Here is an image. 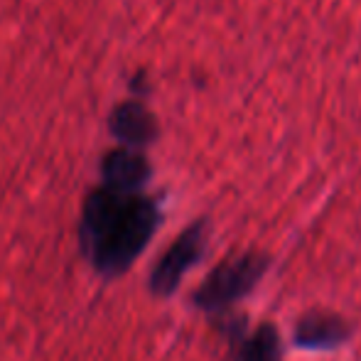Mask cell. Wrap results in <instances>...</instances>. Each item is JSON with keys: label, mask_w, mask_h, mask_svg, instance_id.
<instances>
[{"label": "cell", "mask_w": 361, "mask_h": 361, "mask_svg": "<svg viewBox=\"0 0 361 361\" xmlns=\"http://www.w3.org/2000/svg\"><path fill=\"white\" fill-rule=\"evenodd\" d=\"M157 221L160 212L152 200L104 185L86 197L81 209V248L99 273L121 276L143 253Z\"/></svg>", "instance_id": "obj_1"}, {"label": "cell", "mask_w": 361, "mask_h": 361, "mask_svg": "<svg viewBox=\"0 0 361 361\" xmlns=\"http://www.w3.org/2000/svg\"><path fill=\"white\" fill-rule=\"evenodd\" d=\"M266 271V261L258 253H243L238 258L221 263L214 273L204 281V286L197 290L195 302L197 307L207 310V312H219L226 310L231 302L248 293L256 281Z\"/></svg>", "instance_id": "obj_2"}, {"label": "cell", "mask_w": 361, "mask_h": 361, "mask_svg": "<svg viewBox=\"0 0 361 361\" xmlns=\"http://www.w3.org/2000/svg\"><path fill=\"white\" fill-rule=\"evenodd\" d=\"M204 251V226L195 224L180 233L175 243L162 253L157 266L150 273V290L155 295H170L180 286L182 276L200 261Z\"/></svg>", "instance_id": "obj_3"}, {"label": "cell", "mask_w": 361, "mask_h": 361, "mask_svg": "<svg viewBox=\"0 0 361 361\" xmlns=\"http://www.w3.org/2000/svg\"><path fill=\"white\" fill-rule=\"evenodd\" d=\"M104 182L106 187L116 192H126V195H138V190L150 177V165L140 152L130 150V147H121V150H111L104 157Z\"/></svg>", "instance_id": "obj_4"}, {"label": "cell", "mask_w": 361, "mask_h": 361, "mask_svg": "<svg viewBox=\"0 0 361 361\" xmlns=\"http://www.w3.org/2000/svg\"><path fill=\"white\" fill-rule=\"evenodd\" d=\"M111 130L128 147H143L152 143V138L157 135V123L143 104L128 101L111 114Z\"/></svg>", "instance_id": "obj_5"}, {"label": "cell", "mask_w": 361, "mask_h": 361, "mask_svg": "<svg viewBox=\"0 0 361 361\" xmlns=\"http://www.w3.org/2000/svg\"><path fill=\"white\" fill-rule=\"evenodd\" d=\"M349 337V327L342 317L327 312H314L300 319L295 329V342L307 349H329Z\"/></svg>", "instance_id": "obj_6"}, {"label": "cell", "mask_w": 361, "mask_h": 361, "mask_svg": "<svg viewBox=\"0 0 361 361\" xmlns=\"http://www.w3.org/2000/svg\"><path fill=\"white\" fill-rule=\"evenodd\" d=\"M233 361H281L278 334L271 327H261L246 339H238Z\"/></svg>", "instance_id": "obj_7"}]
</instances>
